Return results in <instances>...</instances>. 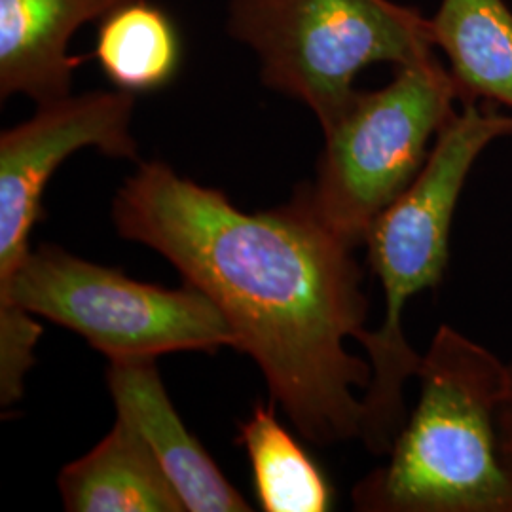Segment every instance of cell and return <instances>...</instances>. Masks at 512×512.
Instances as JSON below:
<instances>
[{
    "label": "cell",
    "instance_id": "cell-11",
    "mask_svg": "<svg viewBox=\"0 0 512 512\" xmlns=\"http://www.w3.org/2000/svg\"><path fill=\"white\" fill-rule=\"evenodd\" d=\"M431 27L461 105L490 103L512 114L511 6L505 0H440Z\"/></svg>",
    "mask_w": 512,
    "mask_h": 512
},
{
    "label": "cell",
    "instance_id": "cell-3",
    "mask_svg": "<svg viewBox=\"0 0 512 512\" xmlns=\"http://www.w3.org/2000/svg\"><path fill=\"white\" fill-rule=\"evenodd\" d=\"M512 137V114L490 103H463L442 128L416 181L384 209L366 232V260L380 279L385 317L359 336L372 368L361 397L366 448L387 454L408 418L404 385L421 357L404 336L403 311L416 294L437 289L450 262V232L459 196L482 152Z\"/></svg>",
    "mask_w": 512,
    "mask_h": 512
},
{
    "label": "cell",
    "instance_id": "cell-5",
    "mask_svg": "<svg viewBox=\"0 0 512 512\" xmlns=\"http://www.w3.org/2000/svg\"><path fill=\"white\" fill-rule=\"evenodd\" d=\"M456 103L458 86L437 54L397 67L380 90H357L323 131L317 175L294 200L336 238L363 245L370 224L420 175Z\"/></svg>",
    "mask_w": 512,
    "mask_h": 512
},
{
    "label": "cell",
    "instance_id": "cell-4",
    "mask_svg": "<svg viewBox=\"0 0 512 512\" xmlns=\"http://www.w3.org/2000/svg\"><path fill=\"white\" fill-rule=\"evenodd\" d=\"M31 315L80 334L110 361L156 359L177 351L234 348L226 317L196 287L165 289L93 264L57 245L31 251L0 294V404L23 395L42 334Z\"/></svg>",
    "mask_w": 512,
    "mask_h": 512
},
{
    "label": "cell",
    "instance_id": "cell-6",
    "mask_svg": "<svg viewBox=\"0 0 512 512\" xmlns=\"http://www.w3.org/2000/svg\"><path fill=\"white\" fill-rule=\"evenodd\" d=\"M228 33L260 61L264 86L304 103L323 131L376 63L435 55L431 18L393 0H230Z\"/></svg>",
    "mask_w": 512,
    "mask_h": 512
},
{
    "label": "cell",
    "instance_id": "cell-12",
    "mask_svg": "<svg viewBox=\"0 0 512 512\" xmlns=\"http://www.w3.org/2000/svg\"><path fill=\"white\" fill-rule=\"evenodd\" d=\"M183 44L173 19L148 0H133L99 21L95 57L110 82L124 92L167 86L181 65Z\"/></svg>",
    "mask_w": 512,
    "mask_h": 512
},
{
    "label": "cell",
    "instance_id": "cell-9",
    "mask_svg": "<svg viewBox=\"0 0 512 512\" xmlns=\"http://www.w3.org/2000/svg\"><path fill=\"white\" fill-rule=\"evenodd\" d=\"M133 0H0V95L37 105L71 95L76 31Z\"/></svg>",
    "mask_w": 512,
    "mask_h": 512
},
{
    "label": "cell",
    "instance_id": "cell-8",
    "mask_svg": "<svg viewBox=\"0 0 512 512\" xmlns=\"http://www.w3.org/2000/svg\"><path fill=\"white\" fill-rule=\"evenodd\" d=\"M107 382L118 418L133 425L147 442L186 511H253L186 429L165 393L154 359L110 361Z\"/></svg>",
    "mask_w": 512,
    "mask_h": 512
},
{
    "label": "cell",
    "instance_id": "cell-2",
    "mask_svg": "<svg viewBox=\"0 0 512 512\" xmlns=\"http://www.w3.org/2000/svg\"><path fill=\"white\" fill-rule=\"evenodd\" d=\"M505 365L440 325L421 357L420 399L387 463L353 488L365 512H512V475L499 454L497 408Z\"/></svg>",
    "mask_w": 512,
    "mask_h": 512
},
{
    "label": "cell",
    "instance_id": "cell-14",
    "mask_svg": "<svg viewBox=\"0 0 512 512\" xmlns=\"http://www.w3.org/2000/svg\"><path fill=\"white\" fill-rule=\"evenodd\" d=\"M497 440L501 459L512 475V359L505 365V384L497 408Z\"/></svg>",
    "mask_w": 512,
    "mask_h": 512
},
{
    "label": "cell",
    "instance_id": "cell-1",
    "mask_svg": "<svg viewBox=\"0 0 512 512\" xmlns=\"http://www.w3.org/2000/svg\"><path fill=\"white\" fill-rule=\"evenodd\" d=\"M122 238L160 253L213 300L234 348L262 370L296 431L317 446L359 439L372 368L344 342L365 332L368 300L353 247L291 200L245 213L224 192L145 162L116 192Z\"/></svg>",
    "mask_w": 512,
    "mask_h": 512
},
{
    "label": "cell",
    "instance_id": "cell-10",
    "mask_svg": "<svg viewBox=\"0 0 512 512\" xmlns=\"http://www.w3.org/2000/svg\"><path fill=\"white\" fill-rule=\"evenodd\" d=\"M57 486L71 512L186 511L147 442L118 416L90 454L59 473Z\"/></svg>",
    "mask_w": 512,
    "mask_h": 512
},
{
    "label": "cell",
    "instance_id": "cell-7",
    "mask_svg": "<svg viewBox=\"0 0 512 512\" xmlns=\"http://www.w3.org/2000/svg\"><path fill=\"white\" fill-rule=\"evenodd\" d=\"M135 95L124 90L67 95L38 105L25 122L0 135V294L31 253L42 196L57 167L82 148L137 160L131 133Z\"/></svg>",
    "mask_w": 512,
    "mask_h": 512
},
{
    "label": "cell",
    "instance_id": "cell-13",
    "mask_svg": "<svg viewBox=\"0 0 512 512\" xmlns=\"http://www.w3.org/2000/svg\"><path fill=\"white\" fill-rule=\"evenodd\" d=\"M238 444L249 456L256 497L266 512H325L332 507L329 478L277 421L274 408L256 404L239 425Z\"/></svg>",
    "mask_w": 512,
    "mask_h": 512
}]
</instances>
